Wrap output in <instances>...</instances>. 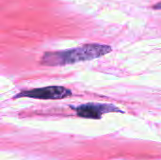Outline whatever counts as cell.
<instances>
[{
  "label": "cell",
  "mask_w": 161,
  "mask_h": 160,
  "mask_svg": "<svg viewBox=\"0 0 161 160\" xmlns=\"http://www.w3.org/2000/svg\"><path fill=\"white\" fill-rule=\"evenodd\" d=\"M111 51V46L107 44L88 43L72 49L45 52L41 58V64L49 67L70 65L99 58Z\"/></svg>",
  "instance_id": "cell-1"
},
{
  "label": "cell",
  "mask_w": 161,
  "mask_h": 160,
  "mask_svg": "<svg viewBox=\"0 0 161 160\" xmlns=\"http://www.w3.org/2000/svg\"><path fill=\"white\" fill-rule=\"evenodd\" d=\"M72 91L62 86H48L32 90L21 91L13 98H32L39 100H59L72 96Z\"/></svg>",
  "instance_id": "cell-2"
},
{
  "label": "cell",
  "mask_w": 161,
  "mask_h": 160,
  "mask_svg": "<svg viewBox=\"0 0 161 160\" xmlns=\"http://www.w3.org/2000/svg\"><path fill=\"white\" fill-rule=\"evenodd\" d=\"M71 108H73L75 111L78 117L86 118V119H94V120L101 119V117L106 113H110V112L124 113L122 109H120L119 108H117L112 104L87 103V104L79 105L77 107L71 106Z\"/></svg>",
  "instance_id": "cell-3"
},
{
  "label": "cell",
  "mask_w": 161,
  "mask_h": 160,
  "mask_svg": "<svg viewBox=\"0 0 161 160\" xmlns=\"http://www.w3.org/2000/svg\"><path fill=\"white\" fill-rule=\"evenodd\" d=\"M153 8H155V9H161V2L160 3L156 4V5H154L153 6Z\"/></svg>",
  "instance_id": "cell-4"
}]
</instances>
